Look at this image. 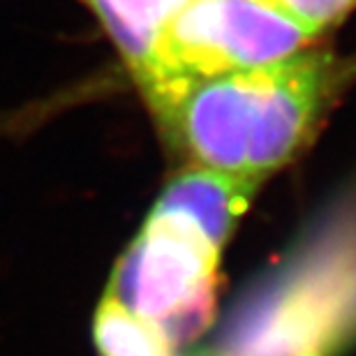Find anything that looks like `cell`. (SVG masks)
I'll use <instances>...</instances> for the list:
<instances>
[{
  "label": "cell",
  "instance_id": "obj_3",
  "mask_svg": "<svg viewBox=\"0 0 356 356\" xmlns=\"http://www.w3.org/2000/svg\"><path fill=\"white\" fill-rule=\"evenodd\" d=\"M315 42L261 0H190L167 26L139 92L155 116L190 83L287 60Z\"/></svg>",
  "mask_w": 356,
  "mask_h": 356
},
{
  "label": "cell",
  "instance_id": "obj_6",
  "mask_svg": "<svg viewBox=\"0 0 356 356\" xmlns=\"http://www.w3.org/2000/svg\"><path fill=\"white\" fill-rule=\"evenodd\" d=\"M319 40L356 12V0H261Z\"/></svg>",
  "mask_w": 356,
  "mask_h": 356
},
{
  "label": "cell",
  "instance_id": "obj_2",
  "mask_svg": "<svg viewBox=\"0 0 356 356\" xmlns=\"http://www.w3.org/2000/svg\"><path fill=\"white\" fill-rule=\"evenodd\" d=\"M222 250L190 213L160 195L104 291L181 347L211 322Z\"/></svg>",
  "mask_w": 356,
  "mask_h": 356
},
{
  "label": "cell",
  "instance_id": "obj_4",
  "mask_svg": "<svg viewBox=\"0 0 356 356\" xmlns=\"http://www.w3.org/2000/svg\"><path fill=\"white\" fill-rule=\"evenodd\" d=\"M120 60L141 88L155 63L167 26L190 0H83Z\"/></svg>",
  "mask_w": 356,
  "mask_h": 356
},
{
  "label": "cell",
  "instance_id": "obj_7",
  "mask_svg": "<svg viewBox=\"0 0 356 356\" xmlns=\"http://www.w3.org/2000/svg\"><path fill=\"white\" fill-rule=\"evenodd\" d=\"M305 356H324V354H305Z\"/></svg>",
  "mask_w": 356,
  "mask_h": 356
},
{
  "label": "cell",
  "instance_id": "obj_1",
  "mask_svg": "<svg viewBox=\"0 0 356 356\" xmlns=\"http://www.w3.org/2000/svg\"><path fill=\"white\" fill-rule=\"evenodd\" d=\"M356 58L305 49L287 60L199 79L153 116L181 167L264 185L315 137Z\"/></svg>",
  "mask_w": 356,
  "mask_h": 356
},
{
  "label": "cell",
  "instance_id": "obj_5",
  "mask_svg": "<svg viewBox=\"0 0 356 356\" xmlns=\"http://www.w3.org/2000/svg\"><path fill=\"white\" fill-rule=\"evenodd\" d=\"M92 343L97 356H181L165 333L106 291L92 317Z\"/></svg>",
  "mask_w": 356,
  "mask_h": 356
}]
</instances>
